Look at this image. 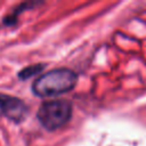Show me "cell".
I'll list each match as a JSON object with an SVG mask.
<instances>
[{
	"label": "cell",
	"mask_w": 146,
	"mask_h": 146,
	"mask_svg": "<svg viewBox=\"0 0 146 146\" xmlns=\"http://www.w3.org/2000/svg\"><path fill=\"white\" fill-rule=\"evenodd\" d=\"M78 75L70 68H56L41 74L32 83V91L38 97H52L72 90Z\"/></svg>",
	"instance_id": "obj_1"
},
{
	"label": "cell",
	"mask_w": 146,
	"mask_h": 146,
	"mask_svg": "<svg viewBox=\"0 0 146 146\" xmlns=\"http://www.w3.org/2000/svg\"><path fill=\"white\" fill-rule=\"evenodd\" d=\"M71 116L72 104L68 100L44 102L36 113V117L41 125L49 131L65 125L71 120Z\"/></svg>",
	"instance_id": "obj_2"
},
{
	"label": "cell",
	"mask_w": 146,
	"mask_h": 146,
	"mask_svg": "<svg viewBox=\"0 0 146 146\" xmlns=\"http://www.w3.org/2000/svg\"><path fill=\"white\" fill-rule=\"evenodd\" d=\"M13 103H14V97L7 95H0V116L9 117Z\"/></svg>",
	"instance_id": "obj_3"
},
{
	"label": "cell",
	"mask_w": 146,
	"mask_h": 146,
	"mask_svg": "<svg viewBox=\"0 0 146 146\" xmlns=\"http://www.w3.org/2000/svg\"><path fill=\"white\" fill-rule=\"evenodd\" d=\"M43 68H44V65H43V64L31 65V66H27V67H25L24 70H22V71L18 73V76H19V79L25 80V79L31 78L32 75H35V74H38V73H41Z\"/></svg>",
	"instance_id": "obj_4"
}]
</instances>
